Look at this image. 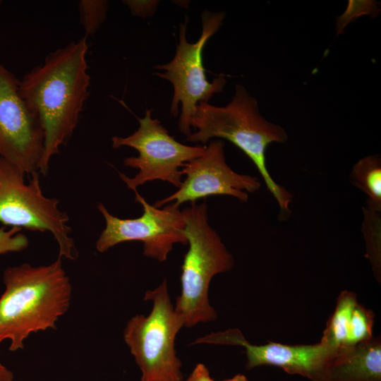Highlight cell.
Here are the masks:
<instances>
[{
  "label": "cell",
  "mask_w": 381,
  "mask_h": 381,
  "mask_svg": "<svg viewBox=\"0 0 381 381\" xmlns=\"http://www.w3.org/2000/svg\"><path fill=\"white\" fill-rule=\"evenodd\" d=\"M223 381H249L248 378L243 374H237L234 377L226 379Z\"/></svg>",
  "instance_id": "22"
},
{
  "label": "cell",
  "mask_w": 381,
  "mask_h": 381,
  "mask_svg": "<svg viewBox=\"0 0 381 381\" xmlns=\"http://www.w3.org/2000/svg\"><path fill=\"white\" fill-rule=\"evenodd\" d=\"M225 18L223 12L204 11L201 14L202 32L199 39L190 43L186 38L188 20L180 25L179 41L176 54L171 61L157 65L155 68L159 77L167 80L173 86V97L170 111L176 116L179 107L181 110L179 119V130L188 136L193 131L191 120L200 103L208 102L214 95L223 91L226 83L224 74H219L210 82L202 63V52L209 39L220 28Z\"/></svg>",
  "instance_id": "6"
},
{
  "label": "cell",
  "mask_w": 381,
  "mask_h": 381,
  "mask_svg": "<svg viewBox=\"0 0 381 381\" xmlns=\"http://www.w3.org/2000/svg\"><path fill=\"white\" fill-rule=\"evenodd\" d=\"M135 195V201L141 204L143 212L140 217L134 219L115 217L102 202L98 203L97 209L104 217L105 227L97 241L96 249L104 253L121 243L141 241L145 256L164 262L174 244H188L183 212L174 203L162 208L156 207L137 190Z\"/></svg>",
  "instance_id": "9"
},
{
  "label": "cell",
  "mask_w": 381,
  "mask_h": 381,
  "mask_svg": "<svg viewBox=\"0 0 381 381\" xmlns=\"http://www.w3.org/2000/svg\"><path fill=\"white\" fill-rule=\"evenodd\" d=\"M322 381H381L380 338L340 349L327 365Z\"/></svg>",
  "instance_id": "13"
},
{
  "label": "cell",
  "mask_w": 381,
  "mask_h": 381,
  "mask_svg": "<svg viewBox=\"0 0 381 381\" xmlns=\"http://www.w3.org/2000/svg\"><path fill=\"white\" fill-rule=\"evenodd\" d=\"M3 282L6 289L0 298V342L10 339L11 351L23 349L30 333L55 328L68 308L71 286L60 257L47 265L8 267Z\"/></svg>",
  "instance_id": "3"
},
{
  "label": "cell",
  "mask_w": 381,
  "mask_h": 381,
  "mask_svg": "<svg viewBox=\"0 0 381 381\" xmlns=\"http://www.w3.org/2000/svg\"><path fill=\"white\" fill-rule=\"evenodd\" d=\"M14 375L0 362V381H13Z\"/></svg>",
  "instance_id": "21"
},
{
  "label": "cell",
  "mask_w": 381,
  "mask_h": 381,
  "mask_svg": "<svg viewBox=\"0 0 381 381\" xmlns=\"http://www.w3.org/2000/svg\"><path fill=\"white\" fill-rule=\"evenodd\" d=\"M131 10V13L134 16H146L150 13V1H123Z\"/></svg>",
  "instance_id": "19"
},
{
  "label": "cell",
  "mask_w": 381,
  "mask_h": 381,
  "mask_svg": "<svg viewBox=\"0 0 381 381\" xmlns=\"http://www.w3.org/2000/svg\"><path fill=\"white\" fill-rule=\"evenodd\" d=\"M144 299L152 301L150 313L133 317L123 333L142 372L140 381H182L175 339L183 325L171 303L167 281L146 291Z\"/></svg>",
  "instance_id": "5"
},
{
  "label": "cell",
  "mask_w": 381,
  "mask_h": 381,
  "mask_svg": "<svg viewBox=\"0 0 381 381\" xmlns=\"http://www.w3.org/2000/svg\"><path fill=\"white\" fill-rule=\"evenodd\" d=\"M193 343L241 346L246 350L247 368L272 365L311 381L322 380L327 365L339 351L321 341L311 345H286L275 342L253 345L238 329L211 333L197 339Z\"/></svg>",
  "instance_id": "12"
},
{
  "label": "cell",
  "mask_w": 381,
  "mask_h": 381,
  "mask_svg": "<svg viewBox=\"0 0 381 381\" xmlns=\"http://www.w3.org/2000/svg\"><path fill=\"white\" fill-rule=\"evenodd\" d=\"M183 212L189 247L181 266V291L174 310L183 327H192L217 319L208 298L210 283L214 275L231 270L234 258L209 224L205 202H192Z\"/></svg>",
  "instance_id": "4"
},
{
  "label": "cell",
  "mask_w": 381,
  "mask_h": 381,
  "mask_svg": "<svg viewBox=\"0 0 381 381\" xmlns=\"http://www.w3.org/2000/svg\"><path fill=\"white\" fill-rule=\"evenodd\" d=\"M87 37L49 52L19 83V93L38 116L44 131L39 172L46 175L53 156L73 134L85 100L90 77Z\"/></svg>",
  "instance_id": "1"
},
{
  "label": "cell",
  "mask_w": 381,
  "mask_h": 381,
  "mask_svg": "<svg viewBox=\"0 0 381 381\" xmlns=\"http://www.w3.org/2000/svg\"><path fill=\"white\" fill-rule=\"evenodd\" d=\"M1 4H2V1L0 0V6H1Z\"/></svg>",
  "instance_id": "23"
},
{
  "label": "cell",
  "mask_w": 381,
  "mask_h": 381,
  "mask_svg": "<svg viewBox=\"0 0 381 381\" xmlns=\"http://www.w3.org/2000/svg\"><path fill=\"white\" fill-rule=\"evenodd\" d=\"M108 1L104 0H81L78 3L80 22L85 37L97 32L106 19Z\"/></svg>",
  "instance_id": "17"
},
{
  "label": "cell",
  "mask_w": 381,
  "mask_h": 381,
  "mask_svg": "<svg viewBox=\"0 0 381 381\" xmlns=\"http://www.w3.org/2000/svg\"><path fill=\"white\" fill-rule=\"evenodd\" d=\"M20 231L21 229L18 227L8 230L6 226L0 227V255L20 252L28 246V238Z\"/></svg>",
  "instance_id": "18"
},
{
  "label": "cell",
  "mask_w": 381,
  "mask_h": 381,
  "mask_svg": "<svg viewBox=\"0 0 381 381\" xmlns=\"http://www.w3.org/2000/svg\"><path fill=\"white\" fill-rule=\"evenodd\" d=\"M25 174L0 158V223L30 231H49L56 241L59 257L75 260L78 256L69 217L58 207L59 200L44 195L40 172L31 174L28 183Z\"/></svg>",
  "instance_id": "7"
},
{
  "label": "cell",
  "mask_w": 381,
  "mask_h": 381,
  "mask_svg": "<svg viewBox=\"0 0 381 381\" xmlns=\"http://www.w3.org/2000/svg\"><path fill=\"white\" fill-rule=\"evenodd\" d=\"M357 303L354 293L344 291L340 294L334 311L323 332L322 342L337 351L347 347L351 318Z\"/></svg>",
  "instance_id": "15"
},
{
  "label": "cell",
  "mask_w": 381,
  "mask_h": 381,
  "mask_svg": "<svg viewBox=\"0 0 381 381\" xmlns=\"http://www.w3.org/2000/svg\"><path fill=\"white\" fill-rule=\"evenodd\" d=\"M185 381H214L207 368L203 363H198Z\"/></svg>",
  "instance_id": "20"
},
{
  "label": "cell",
  "mask_w": 381,
  "mask_h": 381,
  "mask_svg": "<svg viewBox=\"0 0 381 381\" xmlns=\"http://www.w3.org/2000/svg\"><path fill=\"white\" fill-rule=\"evenodd\" d=\"M186 179L178 190L153 205L162 207L169 202L179 207L187 202L214 195H229L241 202L248 200V193L258 190L261 182L257 176L234 171L226 163L224 143L212 140L203 153L187 162L181 169Z\"/></svg>",
  "instance_id": "11"
},
{
  "label": "cell",
  "mask_w": 381,
  "mask_h": 381,
  "mask_svg": "<svg viewBox=\"0 0 381 381\" xmlns=\"http://www.w3.org/2000/svg\"><path fill=\"white\" fill-rule=\"evenodd\" d=\"M20 80L0 57V158L25 174L39 171L44 131L19 93Z\"/></svg>",
  "instance_id": "10"
},
{
  "label": "cell",
  "mask_w": 381,
  "mask_h": 381,
  "mask_svg": "<svg viewBox=\"0 0 381 381\" xmlns=\"http://www.w3.org/2000/svg\"><path fill=\"white\" fill-rule=\"evenodd\" d=\"M195 129L186 140L205 145L212 138L227 140L239 148L253 162L268 190L279 208V218L287 219L292 195L271 176L267 169L266 150L272 143H285L288 135L280 126L267 121L260 113L257 100L240 84L234 95L224 107L208 102L200 103L191 120Z\"/></svg>",
  "instance_id": "2"
},
{
  "label": "cell",
  "mask_w": 381,
  "mask_h": 381,
  "mask_svg": "<svg viewBox=\"0 0 381 381\" xmlns=\"http://www.w3.org/2000/svg\"><path fill=\"white\" fill-rule=\"evenodd\" d=\"M152 111L148 109L143 118H138L139 126L131 135L111 138L113 148L127 146L138 152V156L123 160L126 167L137 169L138 173L133 178L119 173L121 179L134 192L138 186L157 180L179 188L183 181L181 169L200 156L206 147V145H188L178 142L158 119L152 118Z\"/></svg>",
  "instance_id": "8"
},
{
  "label": "cell",
  "mask_w": 381,
  "mask_h": 381,
  "mask_svg": "<svg viewBox=\"0 0 381 381\" xmlns=\"http://www.w3.org/2000/svg\"><path fill=\"white\" fill-rule=\"evenodd\" d=\"M374 315L373 312L357 303L354 307L349 325L347 347L373 338Z\"/></svg>",
  "instance_id": "16"
},
{
  "label": "cell",
  "mask_w": 381,
  "mask_h": 381,
  "mask_svg": "<svg viewBox=\"0 0 381 381\" xmlns=\"http://www.w3.org/2000/svg\"><path fill=\"white\" fill-rule=\"evenodd\" d=\"M350 181L368 195L366 222L380 224L381 212V159L377 155H369L358 160L350 173Z\"/></svg>",
  "instance_id": "14"
}]
</instances>
